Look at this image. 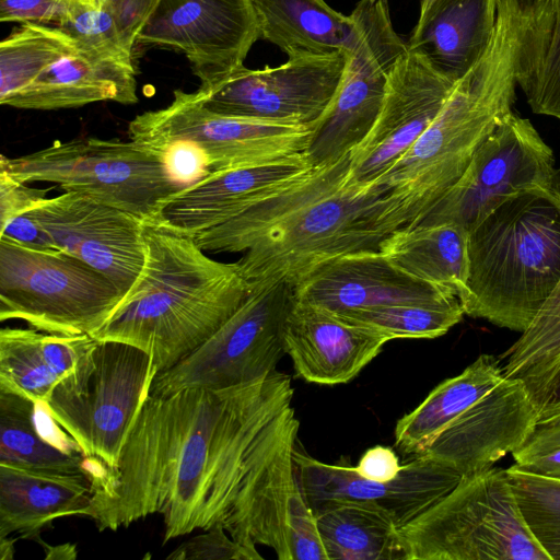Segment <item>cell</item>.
<instances>
[{"mask_svg":"<svg viewBox=\"0 0 560 560\" xmlns=\"http://www.w3.org/2000/svg\"><path fill=\"white\" fill-rule=\"evenodd\" d=\"M498 5L499 0H434L419 14L407 48L457 81L485 51Z\"/></svg>","mask_w":560,"mask_h":560,"instance_id":"d4e9b609","label":"cell"},{"mask_svg":"<svg viewBox=\"0 0 560 560\" xmlns=\"http://www.w3.org/2000/svg\"><path fill=\"white\" fill-rule=\"evenodd\" d=\"M259 38L279 47L288 59L349 50L353 35L350 15L324 0H250Z\"/></svg>","mask_w":560,"mask_h":560,"instance_id":"4316f807","label":"cell"},{"mask_svg":"<svg viewBox=\"0 0 560 560\" xmlns=\"http://www.w3.org/2000/svg\"><path fill=\"white\" fill-rule=\"evenodd\" d=\"M257 39L250 0H161L137 43L182 50L200 88H210L244 67Z\"/></svg>","mask_w":560,"mask_h":560,"instance_id":"9a60e30c","label":"cell"},{"mask_svg":"<svg viewBox=\"0 0 560 560\" xmlns=\"http://www.w3.org/2000/svg\"><path fill=\"white\" fill-rule=\"evenodd\" d=\"M348 51L294 58L278 67H242L224 81L197 90L210 110L312 128L332 103Z\"/></svg>","mask_w":560,"mask_h":560,"instance_id":"5bb4252c","label":"cell"},{"mask_svg":"<svg viewBox=\"0 0 560 560\" xmlns=\"http://www.w3.org/2000/svg\"><path fill=\"white\" fill-rule=\"evenodd\" d=\"M31 212L55 248L104 273L122 294L137 279L144 262V220L73 191L46 197Z\"/></svg>","mask_w":560,"mask_h":560,"instance_id":"e0dca14e","label":"cell"},{"mask_svg":"<svg viewBox=\"0 0 560 560\" xmlns=\"http://www.w3.org/2000/svg\"><path fill=\"white\" fill-rule=\"evenodd\" d=\"M79 45L58 26L23 24L0 43V103Z\"/></svg>","mask_w":560,"mask_h":560,"instance_id":"e575fe53","label":"cell"},{"mask_svg":"<svg viewBox=\"0 0 560 560\" xmlns=\"http://www.w3.org/2000/svg\"><path fill=\"white\" fill-rule=\"evenodd\" d=\"M499 358L504 377L522 380L536 402L560 368V281L529 326Z\"/></svg>","mask_w":560,"mask_h":560,"instance_id":"836d02e7","label":"cell"},{"mask_svg":"<svg viewBox=\"0 0 560 560\" xmlns=\"http://www.w3.org/2000/svg\"><path fill=\"white\" fill-rule=\"evenodd\" d=\"M394 339H432L445 335L465 315L458 296L431 303H400L336 313Z\"/></svg>","mask_w":560,"mask_h":560,"instance_id":"d590c367","label":"cell"},{"mask_svg":"<svg viewBox=\"0 0 560 560\" xmlns=\"http://www.w3.org/2000/svg\"><path fill=\"white\" fill-rule=\"evenodd\" d=\"M293 463L304 499L314 514L334 503H371L388 512L398 528L440 501L462 479L447 465L415 456L401 465L395 479L374 481L347 463L327 464L312 457L299 442Z\"/></svg>","mask_w":560,"mask_h":560,"instance_id":"2e32d148","label":"cell"},{"mask_svg":"<svg viewBox=\"0 0 560 560\" xmlns=\"http://www.w3.org/2000/svg\"><path fill=\"white\" fill-rule=\"evenodd\" d=\"M537 407L524 382L504 377L447 424L418 455L455 469L462 477L493 467L520 447L534 429Z\"/></svg>","mask_w":560,"mask_h":560,"instance_id":"d6986e66","label":"cell"},{"mask_svg":"<svg viewBox=\"0 0 560 560\" xmlns=\"http://www.w3.org/2000/svg\"><path fill=\"white\" fill-rule=\"evenodd\" d=\"M75 546L70 544L59 546H46V559H74Z\"/></svg>","mask_w":560,"mask_h":560,"instance_id":"ee69618b","label":"cell"},{"mask_svg":"<svg viewBox=\"0 0 560 560\" xmlns=\"http://www.w3.org/2000/svg\"><path fill=\"white\" fill-rule=\"evenodd\" d=\"M468 231L454 223L417 224L389 233L380 252L406 273L459 299L468 277Z\"/></svg>","mask_w":560,"mask_h":560,"instance_id":"83f0119b","label":"cell"},{"mask_svg":"<svg viewBox=\"0 0 560 560\" xmlns=\"http://www.w3.org/2000/svg\"><path fill=\"white\" fill-rule=\"evenodd\" d=\"M560 183L551 148L529 119L512 113L477 149L460 178L418 224L454 223L467 231L503 198Z\"/></svg>","mask_w":560,"mask_h":560,"instance_id":"4fadbf2b","label":"cell"},{"mask_svg":"<svg viewBox=\"0 0 560 560\" xmlns=\"http://www.w3.org/2000/svg\"><path fill=\"white\" fill-rule=\"evenodd\" d=\"M351 47L336 96L311 128L305 156L313 167L349 155L378 116L389 75L407 51L393 26L388 0H360L352 10Z\"/></svg>","mask_w":560,"mask_h":560,"instance_id":"7c38bea8","label":"cell"},{"mask_svg":"<svg viewBox=\"0 0 560 560\" xmlns=\"http://www.w3.org/2000/svg\"><path fill=\"white\" fill-rule=\"evenodd\" d=\"M517 86L530 109L560 120V0H518Z\"/></svg>","mask_w":560,"mask_h":560,"instance_id":"f546056e","label":"cell"},{"mask_svg":"<svg viewBox=\"0 0 560 560\" xmlns=\"http://www.w3.org/2000/svg\"><path fill=\"white\" fill-rule=\"evenodd\" d=\"M315 515L328 560H405L398 526L385 510L341 502Z\"/></svg>","mask_w":560,"mask_h":560,"instance_id":"1f68e13d","label":"cell"},{"mask_svg":"<svg viewBox=\"0 0 560 560\" xmlns=\"http://www.w3.org/2000/svg\"><path fill=\"white\" fill-rule=\"evenodd\" d=\"M521 37L518 0H499L495 25L480 58L456 81L430 126L373 183L388 190L390 232L417 225L513 113Z\"/></svg>","mask_w":560,"mask_h":560,"instance_id":"277c9868","label":"cell"},{"mask_svg":"<svg viewBox=\"0 0 560 560\" xmlns=\"http://www.w3.org/2000/svg\"><path fill=\"white\" fill-rule=\"evenodd\" d=\"M293 393L276 370L232 387L149 394L118 464L86 457L85 516L102 532L159 514L164 542L222 525L234 540L291 560L290 527L308 509L293 463Z\"/></svg>","mask_w":560,"mask_h":560,"instance_id":"6da1fadb","label":"cell"},{"mask_svg":"<svg viewBox=\"0 0 560 560\" xmlns=\"http://www.w3.org/2000/svg\"><path fill=\"white\" fill-rule=\"evenodd\" d=\"M161 0H69L58 27L91 48L132 54Z\"/></svg>","mask_w":560,"mask_h":560,"instance_id":"d6a6232c","label":"cell"},{"mask_svg":"<svg viewBox=\"0 0 560 560\" xmlns=\"http://www.w3.org/2000/svg\"><path fill=\"white\" fill-rule=\"evenodd\" d=\"M535 404L538 411L537 421L560 415V368L549 380Z\"/></svg>","mask_w":560,"mask_h":560,"instance_id":"7bdbcfd3","label":"cell"},{"mask_svg":"<svg viewBox=\"0 0 560 560\" xmlns=\"http://www.w3.org/2000/svg\"><path fill=\"white\" fill-rule=\"evenodd\" d=\"M420 7V14H422L434 0H418Z\"/></svg>","mask_w":560,"mask_h":560,"instance_id":"bcb514c9","label":"cell"},{"mask_svg":"<svg viewBox=\"0 0 560 560\" xmlns=\"http://www.w3.org/2000/svg\"><path fill=\"white\" fill-rule=\"evenodd\" d=\"M398 533L405 560H550L499 467L462 477Z\"/></svg>","mask_w":560,"mask_h":560,"instance_id":"8992f818","label":"cell"},{"mask_svg":"<svg viewBox=\"0 0 560 560\" xmlns=\"http://www.w3.org/2000/svg\"><path fill=\"white\" fill-rule=\"evenodd\" d=\"M42 405L0 392V465L57 472L86 471V457L73 440L44 435L38 423Z\"/></svg>","mask_w":560,"mask_h":560,"instance_id":"4dcf8cb0","label":"cell"},{"mask_svg":"<svg viewBox=\"0 0 560 560\" xmlns=\"http://www.w3.org/2000/svg\"><path fill=\"white\" fill-rule=\"evenodd\" d=\"M295 298L335 313L400 303H431L457 296L419 280L380 250L328 259L294 282Z\"/></svg>","mask_w":560,"mask_h":560,"instance_id":"44dd1931","label":"cell"},{"mask_svg":"<svg viewBox=\"0 0 560 560\" xmlns=\"http://www.w3.org/2000/svg\"><path fill=\"white\" fill-rule=\"evenodd\" d=\"M69 0H0V21L58 26Z\"/></svg>","mask_w":560,"mask_h":560,"instance_id":"ab89813d","label":"cell"},{"mask_svg":"<svg viewBox=\"0 0 560 560\" xmlns=\"http://www.w3.org/2000/svg\"><path fill=\"white\" fill-rule=\"evenodd\" d=\"M350 155L306 175L194 238L207 253L245 252L249 285L295 282L342 255L380 250L389 234L388 190L349 180Z\"/></svg>","mask_w":560,"mask_h":560,"instance_id":"7a4b0ae2","label":"cell"},{"mask_svg":"<svg viewBox=\"0 0 560 560\" xmlns=\"http://www.w3.org/2000/svg\"><path fill=\"white\" fill-rule=\"evenodd\" d=\"M91 335H60L35 328L0 330V392L46 404L54 388L95 343Z\"/></svg>","mask_w":560,"mask_h":560,"instance_id":"484cf974","label":"cell"},{"mask_svg":"<svg viewBox=\"0 0 560 560\" xmlns=\"http://www.w3.org/2000/svg\"><path fill=\"white\" fill-rule=\"evenodd\" d=\"M122 292L104 273L57 248L0 237V320L20 319L37 330L93 335Z\"/></svg>","mask_w":560,"mask_h":560,"instance_id":"9c48e42d","label":"cell"},{"mask_svg":"<svg viewBox=\"0 0 560 560\" xmlns=\"http://www.w3.org/2000/svg\"><path fill=\"white\" fill-rule=\"evenodd\" d=\"M401 465L393 448L376 445L369 448L361 456L354 469L364 478L386 482L395 479Z\"/></svg>","mask_w":560,"mask_h":560,"instance_id":"b9f144b4","label":"cell"},{"mask_svg":"<svg viewBox=\"0 0 560 560\" xmlns=\"http://www.w3.org/2000/svg\"><path fill=\"white\" fill-rule=\"evenodd\" d=\"M249 289L241 306L212 336L156 374L150 394L232 387L277 370L285 353L283 328L295 300L294 283L281 280Z\"/></svg>","mask_w":560,"mask_h":560,"instance_id":"8fae6325","label":"cell"},{"mask_svg":"<svg viewBox=\"0 0 560 560\" xmlns=\"http://www.w3.org/2000/svg\"><path fill=\"white\" fill-rule=\"evenodd\" d=\"M311 128L226 116L207 108L197 91H174L172 102L137 115L129 139L158 151L167 145L190 149L208 173L273 162L304 153Z\"/></svg>","mask_w":560,"mask_h":560,"instance_id":"30bf717a","label":"cell"},{"mask_svg":"<svg viewBox=\"0 0 560 560\" xmlns=\"http://www.w3.org/2000/svg\"><path fill=\"white\" fill-rule=\"evenodd\" d=\"M86 471L57 472L0 465V538H37L54 521L85 516L92 499Z\"/></svg>","mask_w":560,"mask_h":560,"instance_id":"cb8c5ba5","label":"cell"},{"mask_svg":"<svg viewBox=\"0 0 560 560\" xmlns=\"http://www.w3.org/2000/svg\"><path fill=\"white\" fill-rule=\"evenodd\" d=\"M156 374L143 350L96 340L45 407L85 457L115 467Z\"/></svg>","mask_w":560,"mask_h":560,"instance_id":"52a82bcc","label":"cell"},{"mask_svg":"<svg viewBox=\"0 0 560 560\" xmlns=\"http://www.w3.org/2000/svg\"><path fill=\"white\" fill-rule=\"evenodd\" d=\"M47 194V189L28 187L0 170V224L33 208L48 197Z\"/></svg>","mask_w":560,"mask_h":560,"instance_id":"60d3db41","label":"cell"},{"mask_svg":"<svg viewBox=\"0 0 560 560\" xmlns=\"http://www.w3.org/2000/svg\"><path fill=\"white\" fill-rule=\"evenodd\" d=\"M511 454L518 469L560 479V415L537 421L527 439Z\"/></svg>","mask_w":560,"mask_h":560,"instance_id":"74e56055","label":"cell"},{"mask_svg":"<svg viewBox=\"0 0 560 560\" xmlns=\"http://www.w3.org/2000/svg\"><path fill=\"white\" fill-rule=\"evenodd\" d=\"M313 168L304 153L210 173L164 199L153 220L195 237L283 189Z\"/></svg>","mask_w":560,"mask_h":560,"instance_id":"ffe728a7","label":"cell"},{"mask_svg":"<svg viewBox=\"0 0 560 560\" xmlns=\"http://www.w3.org/2000/svg\"><path fill=\"white\" fill-rule=\"evenodd\" d=\"M504 378L500 358L480 354L460 374L440 383L396 423L395 445L412 457L422 454L454 419Z\"/></svg>","mask_w":560,"mask_h":560,"instance_id":"f1b7e54d","label":"cell"},{"mask_svg":"<svg viewBox=\"0 0 560 560\" xmlns=\"http://www.w3.org/2000/svg\"><path fill=\"white\" fill-rule=\"evenodd\" d=\"M0 551L1 559L12 558L14 552L13 541L14 539H9V537L0 538Z\"/></svg>","mask_w":560,"mask_h":560,"instance_id":"f6af8a7d","label":"cell"},{"mask_svg":"<svg viewBox=\"0 0 560 560\" xmlns=\"http://www.w3.org/2000/svg\"><path fill=\"white\" fill-rule=\"evenodd\" d=\"M0 170L26 184H56L62 191L89 196L142 220L154 218L160 203L184 187L161 155L131 139L55 141L15 158L2 154Z\"/></svg>","mask_w":560,"mask_h":560,"instance_id":"ba28073f","label":"cell"},{"mask_svg":"<svg viewBox=\"0 0 560 560\" xmlns=\"http://www.w3.org/2000/svg\"><path fill=\"white\" fill-rule=\"evenodd\" d=\"M465 315L523 332L560 281V183L500 200L468 230Z\"/></svg>","mask_w":560,"mask_h":560,"instance_id":"5b68a950","label":"cell"},{"mask_svg":"<svg viewBox=\"0 0 560 560\" xmlns=\"http://www.w3.org/2000/svg\"><path fill=\"white\" fill-rule=\"evenodd\" d=\"M142 233V269L92 337L143 350L159 374L212 336L250 289L237 261L211 258L192 236L153 219Z\"/></svg>","mask_w":560,"mask_h":560,"instance_id":"3957f363","label":"cell"},{"mask_svg":"<svg viewBox=\"0 0 560 560\" xmlns=\"http://www.w3.org/2000/svg\"><path fill=\"white\" fill-rule=\"evenodd\" d=\"M390 341L380 331L295 298L284 322V351L296 374L319 385L354 378Z\"/></svg>","mask_w":560,"mask_h":560,"instance_id":"7402d4cb","label":"cell"},{"mask_svg":"<svg viewBox=\"0 0 560 560\" xmlns=\"http://www.w3.org/2000/svg\"><path fill=\"white\" fill-rule=\"evenodd\" d=\"M455 83L407 48L389 75L375 124L350 155L349 180L366 186L381 177L434 120Z\"/></svg>","mask_w":560,"mask_h":560,"instance_id":"ac0fdd59","label":"cell"},{"mask_svg":"<svg viewBox=\"0 0 560 560\" xmlns=\"http://www.w3.org/2000/svg\"><path fill=\"white\" fill-rule=\"evenodd\" d=\"M101 101L124 105L138 102L132 54L80 44L0 104L54 110Z\"/></svg>","mask_w":560,"mask_h":560,"instance_id":"603a6c76","label":"cell"},{"mask_svg":"<svg viewBox=\"0 0 560 560\" xmlns=\"http://www.w3.org/2000/svg\"><path fill=\"white\" fill-rule=\"evenodd\" d=\"M205 534L194 536L178 546L167 559L187 560H257L262 559L256 546L243 545L234 540L222 525H215Z\"/></svg>","mask_w":560,"mask_h":560,"instance_id":"f35d334b","label":"cell"},{"mask_svg":"<svg viewBox=\"0 0 560 560\" xmlns=\"http://www.w3.org/2000/svg\"><path fill=\"white\" fill-rule=\"evenodd\" d=\"M523 518L550 560H560V479L505 469Z\"/></svg>","mask_w":560,"mask_h":560,"instance_id":"8d00e7d4","label":"cell"}]
</instances>
